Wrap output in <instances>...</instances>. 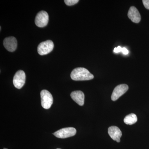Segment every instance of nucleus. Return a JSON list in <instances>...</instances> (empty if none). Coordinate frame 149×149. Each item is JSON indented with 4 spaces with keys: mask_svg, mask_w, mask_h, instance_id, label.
<instances>
[{
    "mask_svg": "<svg viewBox=\"0 0 149 149\" xmlns=\"http://www.w3.org/2000/svg\"><path fill=\"white\" fill-rule=\"evenodd\" d=\"M3 149H7V148H4Z\"/></svg>",
    "mask_w": 149,
    "mask_h": 149,
    "instance_id": "nucleus-17",
    "label": "nucleus"
},
{
    "mask_svg": "<svg viewBox=\"0 0 149 149\" xmlns=\"http://www.w3.org/2000/svg\"><path fill=\"white\" fill-rule=\"evenodd\" d=\"M143 3L145 7L149 10V0H143Z\"/></svg>",
    "mask_w": 149,
    "mask_h": 149,
    "instance_id": "nucleus-14",
    "label": "nucleus"
},
{
    "mask_svg": "<svg viewBox=\"0 0 149 149\" xmlns=\"http://www.w3.org/2000/svg\"><path fill=\"white\" fill-rule=\"evenodd\" d=\"M137 120L138 118L136 115L132 113L125 116L124 119V122L127 125H131L136 123Z\"/></svg>",
    "mask_w": 149,
    "mask_h": 149,
    "instance_id": "nucleus-12",
    "label": "nucleus"
},
{
    "mask_svg": "<svg viewBox=\"0 0 149 149\" xmlns=\"http://www.w3.org/2000/svg\"><path fill=\"white\" fill-rule=\"evenodd\" d=\"M49 15L45 11L38 13L35 19V23L37 27H44L47 26L49 22Z\"/></svg>",
    "mask_w": 149,
    "mask_h": 149,
    "instance_id": "nucleus-6",
    "label": "nucleus"
},
{
    "mask_svg": "<svg viewBox=\"0 0 149 149\" xmlns=\"http://www.w3.org/2000/svg\"><path fill=\"white\" fill-rule=\"evenodd\" d=\"M122 48L120 47V46H118L117 47L115 48L114 50H113V52L115 53H118L121 52L122 50Z\"/></svg>",
    "mask_w": 149,
    "mask_h": 149,
    "instance_id": "nucleus-15",
    "label": "nucleus"
},
{
    "mask_svg": "<svg viewBox=\"0 0 149 149\" xmlns=\"http://www.w3.org/2000/svg\"><path fill=\"white\" fill-rule=\"evenodd\" d=\"M128 90V86L126 84H121L116 86L114 88L111 96V100L113 101L118 99L125 94Z\"/></svg>",
    "mask_w": 149,
    "mask_h": 149,
    "instance_id": "nucleus-7",
    "label": "nucleus"
},
{
    "mask_svg": "<svg viewBox=\"0 0 149 149\" xmlns=\"http://www.w3.org/2000/svg\"><path fill=\"white\" fill-rule=\"evenodd\" d=\"M25 72L22 70L17 71L13 77V83L15 87L17 89H21L25 84Z\"/></svg>",
    "mask_w": 149,
    "mask_h": 149,
    "instance_id": "nucleus-5",
    "label": "nucleus"
},
{
    "mask_svg": "<svg viewBox=\"0 0 149 149\" xmlns=\"http://www.w3.org/2000/svg\"><path fill=\"white\" fill-rule=\"evenodd\" d=\"M109 134L111 138L117 143L120 142V138L122 136V132L118 127L116 126H112L108 128Z\"/></svg>",
    "mask_w": 149,
    "mask_h": 149,
    "instance_id": "nucleus-9",
    "label": "nucleus"
},
{
    "mask_svg": "<svg viewBox=\"0 0 149 149\" xmlns=\"http://www.w3.org/2000/svg\"><path fill=\"white\" fill-rule=\"evenodd\" d=\"M128 16L133 22L138 23L141 21V15L135 7L131 6L128 10Z\"/></svg>",
    "mask_w": 149,
    "mask_h": 149,
    "instance_id": "nucleus-10",
    "label": "nucleus"
},
{
    "mask_svg": "<svg viewBox=\"0 0 149 149\" xmlns=\"http://www.w3.org/2000/svg\"><path fill=\"white\" fill-rule=\"evenodd\" d=\"M79 2L78 0H65L64 2L67 6H71L76 4Z\"/></svg>",
    "mask_w": 149,
    "mask_h": 149,
    "instance_id": "nucleus-13",
    "label": "nucleus"
},
{
    "mask_svg": "<svg viewBox=\"0 0 149 149\" xmlns=\"http://www.w3.org/2000/svg\"><path fill=\"white\" fill-rule=\"evenodd\" d=\"M70 77L72 80L75 81H83L92 80L94 75L89 70L84 68H77L71 72Z\"/></svg>",
    "mask_w": 149,
    "mask_h": 149,
    "instance_id": "nucleus-1",
    "label": "nucleus"
},
{
    "mask_svg": "<svg viewBox=\"0 0 149 149\" xmlns=\"http://www.w3.org/2000/svg\"><path fill=\"white\" fill-rule=\"evenodd\" d=\"M121 52L124 54L127 55L128 54L129 52H128V51L126 48H123L122 49V50H121Z\"/></svg>",
    "mask_w": 149,
    "mask_h": 149,
    "instance_id": "nucleus-16",
    "label": "nucleus"
},
{
    "mask_svg": "<svg viewBox=\"0 0 149 149\" xmlns=\"http://www.w3.org/2000/svg\"><path fill=\"white\" fill-rule=\"evenodd\" d=\"M41 99V104L45 109H49L53 102L52 95L49 91L43 90L40 93Z\"/></svg>",
    "mask_w": 149,
    "mask_h": 149,
    "instance_id": "nucleus-2",
    "label": "nucleus"
},
{
    "mask_svg": "<svg viewBox=\"0 0 149 149\" xmlns=\"http://www.w3.org/2000/svg\"><path fill=\"white\" fill-rule=\"evenodd\" d=\"M71 98L80 106H83L85 102V95L81 91H73L70 94Z\"/></svg>",
    "mask_w": 149,
    "mask_h": 149,
    "instance_id": "nucleus-11",
    "label": "nucleus"
},
{
    "mask_svg": "<svg viewBox=\"0 0 149 149\" xmlns=\"http://www.w3.org/2000/svg\"><path fill=\"white\" fill-rule=\"evenodd\" d=\"M4 47L9 52H13L17 47V41L13 37H6L3 41Z\"/></svg>",
    "mask_w": 149,
    "mask_h": 149,
    "instance_id": "nucleus-8",
    "label": "nucleus"
},
{
    "mask_svg": "<svg viewBox=\"0 0 149 149\" xmlns=\"http://www.w3.org/2000/svg\"><path fill=\"white\" fill-rule=\"evenodd\" d=\"M76 130L72 127L63 128L56 131L53 133L57 138L59 139H66L69 137H72L76 134Z\"/></svg>",
    "mask_w": 149,
    "mask_h": 149,
    "instance_id": "nucleus-4",
    "label": "nucleus"
},
{
    "mask_svg": "<svg viewBox=\"0 0 149 149\" xmlns=\"http://www.w3.org/2000/svg\"></svg>",
    "mask_w": 149,
    "mask_h": 149,
    "instance_id": "nucleus-18",
    "label": "nucleus"
},
{
    "mask_svg": "<svg viewBox=\"0 0 149 149\" xmlns=\"http://www.w3.org/2000/svg\"><path fill=\"white\" fill-rule=\"evenodd\" d=\"M54 47L53 42L48 40L39 44L37 47V51L40 55H45L50 53L53 49Z\"/></svg>",
    "mask_w": 149,
    "mask_h": 149,
    "instance_id": "nucleus-3",
    "label": "nucleus"
}]
</instances>
